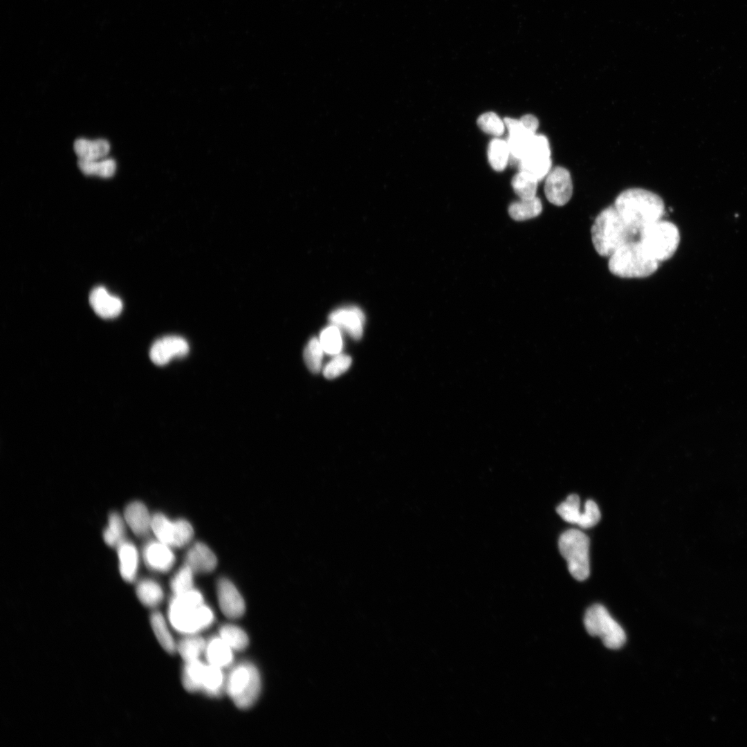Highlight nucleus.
Wrapping results in <instances>:
<instances>
[{
	"label": "nucleus",
	"instance_id": "cd10ccee",
	"mask_svg": "<svg viewBox=\"0 0 747 747\" xmlns=\"http://www.w3.org/2000/svg\"><path fill=\"white\" fill-rule=\"evenodd\" d=\"M150 623L162 647L168 653L174 654L176 651V644L162 614L158 611L153 612L150 616Z\"/></svg>",
	"mask_w": 747,
	"mask_h": 747
},
{
	"label": "nucleus",
	"instance_id": "1a4fd4ad",
	"mask_svg": "<svg viewBox=\"0 0 747 747\" xmlns=\"http://www.w3.org/2000/svg\"><path fill=\"white\" fill-rule=\"evenodd\" d=\"M158 540L170 547H181L192 538L194 530L185 519L172 521L158 513L152 516L151 529Z\"/></svg>",
	"mask_w": 747,
	"mask_h": 747
},
{
	"label": "nucleus",
	"instance_id": "7ed1b4c3",
	"mask_svg": "<svg viewBox=\"0 0 747 747\" xmlns=\"http://www.w3.org/2000/svg\"><path fill=\"white\" fill-rule=\"evenodd\" d=\"M638 232L622 217L616 208L608 206L596 217L591 228V241L600 256L609 257Z\"/></svg>",
	"mask_w": 747,
	"mask_h": 747
},
{
	"label": "nucleus",
	"instance_id": "aec40b11",
	"mask_svg": "<svg viewBox=\"0 0 747 747\" xmlns=\"http://www.w3.org/2000/svg\"><path fill=\"white\" fill-rule=\"evenodd\" d=\"M117 552L121 577L127 582H133L136 578L139 562L136 547L133 543L125 540L117 547Z\"/></svg>",
	"mask_w": 747,
	"mask_h": 747
},
{
	"label": "nucleus",
	"instance_id": "9d476101",
	"mask_svg": "<svg viewBox=\"0 0 747 747\" xmlns=\"http://www.w3.org/2000/svg\"><path fill=\"white\" fill-rule=\"evenodd\" d=\"M557 513L566 522L589 528L598 524L600 512L593 500H587L580 509V500L577 495L572 494L557 507Z\"/></svg>",
	"mask_w": 747,
	"mask_h": 747
},
{
	"label": "nucleus",
	"instance_id": "4c0bfd02",
	"mask_svg": "<svg viewBox=\"0 0 747 747\" xmlns=\"http://www.w3.org/2000/svg\"><path fill=\"white\" fill-rule=\"evenodd\" d=\"M519 120L526 129L533 133H536L539 127V121L535 116L526 114L523 116Z\"/></svg>",
	"mask_w": 747,
	"mask_h": 747
},
{
	"label": "nucleus",
	"instance_id": "20e7f679",
	"mask_svg": "<svg viewBox=\"0 0 747 747\" xmlns=\"http://www.w3.org/2000/svg\"><path fill=\"white\" fill-rule=\"evenodd\" d=\"M659 262L652 257L638 239H632L609 257V271L621 278H643L652 275Z\"/></svg>",
	"mask_w": 747,
	"mask_h": 747
},
{
	"label": "nucleus",
	"instance_id": "f3484780",
	"mask_svg": "<svg viewBox=\"0 0 747 747\" xmlns=\"http://www.w3.org/2000/svg\"><path fill=\"white\" fill-rule=\"evenodd\" d=\"M124 519L131 530L137 535H146L151 529L152 516L141 501H133L127 505Z\"/></svg>",
	"mask_w": 747,
	"mask_h": 747
},
{
	"label": "nucleus",
	"instance_id": "dca6fc26",
	"mask_svg": "<svg viewBox=\"0 0 747 747\" xmlns=\"http://www.w3.org/2000/svg\"><path fill=\"white\" fill-rule=\"evenodd\" d=\"M89 302L95 313L104 319H111L119 315L122 310V302L117 296L111 295L104 287L98 286L92 290Z\"/></svg>",
	"mask_w": 747,
	"mask_h": 747
},
{
	"label": "nucleus",
	"instance_id": "72a5a7b5",
	"mask_svg": "<svg viewBox=\"0 0 747 747\" xmlns=\"http://www.w3.org/2000/svg\"><path fill=\"white\" fill-rule=\"evenodd\" d=\"M324 350L320 340L317 338H311L306 344L304 351V358L308 369L317 374L322 367V361Z\"/></svg>",
	"mask_w": 747,
	"mask_h": 747
},
{
	"label": "nucleus",
	"instance_id": "bb28decb",
	"mask_svg": "<svg viewBox=\"0 0 747 747\" xmlns=\"http://www.w3.org/2000/svg\"><path fill=\"white\" fill-rule=\"evenodd\" d=\"M510 158V150L506 140L496 137L490 140L488 147V159L494 170L503 171Z\"/></svg>",
	"mask_w": 747,
	"mask_h": 747
},
{
	"label": "nucleus",
	"instance_id": "2eb2a0df",
	"mask_svg": "<svg viewBox=\"0 0 747 747\" xmlns=\"http://www.w3.org/2000/svg\"><path fill=\"white\" fill-rule=\"evenodd\" d=\"M170 548L158 540L149 542L142 551L146 565L156 571H168L175 562V556Z\"/></svg>",
	"mask_w": 747,
	"mask_h": 747
},
{
	"label": "nucleus",
	"instance_id": "6e6552de",
	"mask_svg": "<svg viewBox=\"0 0 747 747\" xmlns=\"http://www.w3.org/2000/svg\"><path fill=\"white\" fill-rule=\"evenodd\" d=\"M584 625L589 635L598 636L609 649H620L626 641L624 629L601 605H593L587 610Z\"/></svg>",
	"mask_w": 747,
	"mask_h": 747
},
{
	"label": "nucleus",
	"instance_id": "4be33fe9",
	"mask_svg": "<svg viewBox=\"0 0 747 747\" xmlns=\"http://www.w3.org/2000/svg\"><path fill=\"white\" fill-rule=\"evenodd\" d=\"M207 664L199 659L185 662L182 671L183 688L190 692L201 691Z\"/></svg>",
	"mask_w": 747,
	"mask_h": 747
},
{
	"label": "nucleus",
	"instance_id": "a211bd4d",
	"mask_svg": "<svg viewBox=\"0 0 747 747\" xmlns=\"http://www.w3.org/2000/svg\"><path fill=\"white\" fill-rule=\"evenodd\" d=\"M217 559L213 551L201 542L194 544L185 557V564L194 572H211L215 569Z\"/></svg>",
	"mask_w": 747,
	"mask_h": 747
},
{
	"label": "nucleus",
	"instance_id": "6ab92c4d",
	"mask_svg": "<svg viewBox=\"0 0 747 747\" xmlns=\"http://www.w3.org/2000/svg\"><path fill=\"white\" fill-rule=\"evenodd\" d=\"M234 650L218 635L206 641L205 656L208 663L221 669L230 667L234 661Z\"/></svg>",
	"mask_w": 747,
	"mask_h": 747
},
{
	"label": "nucleus",
	"instance_id": "2f4dec72",
	"mask_svg": "<svg viewBox=\"0 0 747 747\" xmlns=\"http://www.w3.org/2000/svg\"><path fill=\"white\" fill-rule=\"evenodd\" d=\"M538 183L531 174L519 170L513 177L511 185L520 199H528L537 196Z\"/></svg>",
	"mask_w": 747,
	"mask_h": 747
},
{
	"label": "nucleus",
	"instance_id": "5701e85b",
	"mask_svg": "<svg viewBox=\"0 0 747 747\" xmlns=\"http://www.w3.org/2000/svg\"><path fill=\"white\" fill-rule=\"evenodd\" d=\"M225 681L223 669L208 663L201 692L209 697H219L225 691Z\"/></svg>",
	"mask_w": 747,
	"mask_h": 747
},
{
	"label": "nucleus",
	"instance_id": "7c9ffc66",
	"mask_svg": "<svg viewBox=\"0 0 747 747\" xmlns=\"http://www.w3.org/2000/svg\"><path fill=\"white\" fill-rule=\"evenodd\" d=\"M219 636L234 650L243 651L248 645L249 638L246 632L240 627L233 624H225L221 626Z\"/></svg>",
	"mask_w": 747,
	"mask_h": 747
},
{
	"label": "nucleus",
	"instance_id": "423d86ee",
	"mask_svg": "<svg viewBox=\"0 0 747 747\" xmlns=\"http://www.w3.org/2000/svg\"><path fill=\"white\" fill-rule=\"evenodd\" d=\"M638 239L660 263L674 255L679 244L680 234L674 223L661 219L641 229Z\"/></svg>",
	"mask_w": 747,
	"mask_h": 747
},
{
	"label": "nucleus",
	"instance_id": "412c9836",
	"mask_svg": "<svg viewBox=\"0 0 747 747\" xmlns=\"http://www.w3.org/2000/svg\"><path fill=\"white\" fill-rule=\"evenodd\" d=\"M73 149L78 160H98L104 158L109 154L110 145L104 139L91 140L79 138L75 141Z\"/></svg>",
	"mask_w": 747,
	"mask_h": 747
},
{
	"label": "nucleus",
	"instance_id": "39448f33",
	"mask_svg": "<svg viewBox=\"0 0 747 747\" xmlns=\"http://www.w3.org/2000/svg\"><path fill=\"white\" fill-rule=\"evenodd\" d=\"M261 688L259 671L250 661L234 665L226 676L225 692L239 709L251 708L258 699Z\"/></svg>",
	"mask_w": 747,
	"mask_h": 747
},
{
	"label": "nucleus",
	"instance_id": "f8f14e48",
	"mask_svg": "<svg viewBox=\"0 0 747 747\" xmlns=\"http://www.w3.org/2000/svg\"><path fill=\"white\" fill-rule=\"evenodd\" d=\"M185 339L177 335H167L156 340L149 351L151 360L157 365H165L174 358H182L189 352Z\"/></svg>",
	"mask_w": 747,
	"mask_h": 747
},
{
	"label": "nucleus",
	"instance_id": "c9c22d12",
	"mask_svg": "<svg viewBox=\"0 0 747 747\" xmlns=\"http://www.w3.org/2000/svg\"><path fill=\"white\" fill-rule=\"evenodd\" d=\"M194 573L187 564L178 571L170 582V587L174 595L185 593L194 588Z\"/></svg>",
	"mask_w": 747,
	"mask_h": 747
},
{
	"label": "nucleus",
	"instance_id": "f257e3e1",
	"mask_svg": "<svg viewBox=\"0 0 747 747\" xmlns=\"http://www.w3.org/2000/svg\"><path fill=\"white\" fill-rule=\"evenodd\" d=\"M167 616L172 627L185 635L199 634L211 626L214 620L213 611L204 603L201 593L194 588L174 595L169 604Z\"/></svg>",
	"mask_w": 747,
	"mask_h": 747
},
{
	"label": "nucleus",
	"instance_id": "393cba45",
	"mask_svg": "<svg viewBox=\"0 0 747 747\" xmlns=\"http://www.w3.org/2000/svg\"><path fill=\"white\" fill-rule=\"evenodd\" d=\"M136 593L140 602L147 607H155L164 597L161 586L151 579H143L138 582Z\"/></svg>",
	"mask_w": 747,
	"mask_h": 747
},
{
	"label": "nucleus",
	"instance_id": "c756f323",
	"mask_svg": "<svg viewBox=\"0 0 747 747\" xmlns=\"http://www.w3.org/2000/svg\"><path fill=\"white\" fill-rule=\"evenodd\" d=\"M77 165L81 172L86 175H95L102 178L113 176L116 169V163L112 158L98 160H78Z\"/></svg>",
	"mask_w": 747,
	"mask_h": 747
},
{
	"label": "nucleus",
	"instance_id": "4468645a",
	"mask_svg": "<svg viewBox=\"0 0 747 747\" xmlns=\"http://www.w3.org/2000/svg\"><path fill=\"white\" fill-rule=\"evenodd\" d=\"M329 320L332 324L345 331L353 339L361 338L365 315L360 308L356 306L338 308L330 314Z\"/></svg>",
	"mask_w": 747,
	"mask_h": 747
},
{
	"label": "nucleus",
	"instance_id": "9b49d317",
	"mask_svg": "<svg viewBox=\"0 0 747 747\" xmlns=\"http://www.w3.org/2000/svg\"><path fill=\"white\" fill-rule=\"evenodd\" d=\"M544 194L548 201L557 206L566 205L573 194V181L569 171L557 166L546 176Z\"/></svg>",
	"mask_w": 747,
	"mask_h": 747
},
{
	"label": "nucleus",
	"instance_id": "c85d7f7f",
	"mask_svg": "<svg viewBox=\"0 0 747 747\" xmlns=\"http://www.w3.org/2000/svg\"><path fill=\"white\" fill-rule=\"evenodd\" d=\"M123 519L117 512H111L108 517L107 527L102 533L104 542L110 547L117 548L125 540V525Z\"/></svg>",
	"mask_w": 747,
	"mask_h": 747
},
{
	"label": "nucleus",
	"instance_id": "b1692460",
	"mask_svg": "<svg viewBox=\"0 0 747 747\" xmlns=\"http://www.w3.org/2000/svg\"><path fill=\"white\" fill-rule=\"evenodd\" d=\"M542 211V203L535 196L528 199H520L512 203L508 207V214L515 221H525L535 218Z\"/></svg>",
	"mask_w": 747,
	"mask_h": 747
},
{
	"label": "nucleus",
	"instance_id": "0eeeda50",
	"mask_svg": "<svg viewBox=\"0 0 747 747\" xmlns=\"http://www.w3.org/2000/svg\"><path fill=\"white\" fill-rule=\"evenodd\" d=\"M558 545L572 576L580 581L587 579L590 573L587 535L579 530L570 529L560 535Z\"/></svg>",
	"mask_w": 747,
	"mask_h": 747
},
{
	"label": "nucleus",
	"instance_id": "a878e982",
	"mask_svg": "<svg viewBox=\"0 0 747 747\" xmlns=\"http://www.w3.org/2000/svg\"><path fill=\"white\" fill-rule=\"evenodd\" d=\"M206 641L198 634L185 635L177 644L176 650L185 662L199 659L205 652Z\"/></svg>",
	"mask_w": 747,
	"mask_h": 747
},
{
	"label": "nucleus",
	"instance_id": "473e14b6",
	"mask_svg": "<svg viewBox=\"0 0 747 747\" xmlns=\"http://www.w3.org/2000/svg\"><path fill=\"white\" fill-rule=\"evenodd\" d=\"M319 340L324 351L329 354H338L342 349V340L340 329L333 324L322 331Z\"/></svg>",
	"mask_w": 747,
	"mask_h": 747
},
{
	"label": "nucleus",
	"instance_id": "e433bc0d",
	"mask_svg": "<svg viewBox=\"0 0 747 747\" xmlns=\"http://www.w3.org/2000/svg\"><path fill=\"white\" fill-rule=\"evenodd\" d=\"M351 364V358L346 354H336L324 367L323 374L328 379H333L344 373Z\"/></svg>",
	"mask_w": 747,
	"mask_h": 747
},
{
	"label": "nucleus",
	"instance_id": "f704fd0d",
	"mask_svg": "<svg viewBox=\"0 0 747 747\" xmlns=\"http://www.w3.org/2000/svg\"><path fill=\"white\" fill-rule=\"evenodd\" d=\"M478 127L485 133L498 137L505 131L504 120L492 111L484 113L477 120Z\"/></svg>",
	"mask_w": 747,
	"mask_h": 747
},
{
	"label": "nucleus",
	"instance_id": "ddd939ff",
	"mask_svg": "<svg viewBox=\"0 0 747 747\" xmlns=\"http://www.w3.org/2000/svg\"><path fill=\"white\" fill-rule=\"evenodd\" d=\"M216 591L220 609L227 618L236 619L244 614V600L230 580L224 578L219 579Z\"/></svg>",
	"mask_w": 747,
	"mask_h": 747
},
{
	"label": "nucleus",
	"instance_id": "f03ea898",
	"mask_svg": "<svg viewBox=\"0 0 747 747\" xmlns=\"http://www.w3.org/2000/svg\"><path fill=\"white\" fill-rule=\"evenodd\" d=\"M614 206L638 234L644 227L662 219L665 205L657 194L643 188L623 190L616 198Z\"/></svg>",
	"mask_w": 747,
	"mask_h": 747
}]
</instances>
